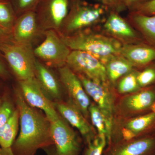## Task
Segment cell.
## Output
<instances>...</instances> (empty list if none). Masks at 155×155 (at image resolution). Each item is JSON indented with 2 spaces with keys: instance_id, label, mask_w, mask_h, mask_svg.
Masks as SVG:
<instances>
[{
  "instance_id": "10",
  "label": "cell",
  "mask_w": 155,
  "mask_h": 155,
  "mask_svg": "<svg viewBox=\"0 0 155 155\" xmlns=\"http://www.w3.org/2000/svg\"><path fill=\"white\" fill-rule=\"evenodd\" d=\"M58 72L60 81L68 92L71 102L87 118L90 100L79 78L67 65L58 68Z\"/></svg>"
},
{
  "instance_id": "20",
  "label": "cell",
  "mask_w": 155,
  "mask_h": 155,
  "mask_svg": "<svg viewBox=\"0 0 155 155\" xmlns=\"http://www.w3.org/2000/svg\"><path fill=\"white\" fill-rule=\"evenodd\" d=\"M130 17L146 43L155 48V15L146 16L131 12Z\"/></svg>"
},
{
  "instance_id": "23",
  "label": "cell",
  "mask_w": 155,
  "mask_h": 155,
  "mask_svg": "<svg viewBox=\"0 0 155 155\" xmlns=\"http://www.w3.org/2000/svg\"><path fill=\"white\" fill-rule=\"evenodd\" d=\"M155 123V112H150L128 121L125 127L133 131L137 136L148 130Z\"/></svg>"
},
{
  "instance_id": "28",
  "label": "cell",
  "mask_w": 155,
  "mask_h": 155,
  "mask_svg": "<svg viewBox=\"0 0 155 155\" xmlns=\"http://www.w3.org/2000/svg\"><path fill=\"white\" fill-rule=\"evenodd\" d=\"M107 143V139L101 138L98 137L87 143V148L84 155H102Z\"/></svg>"
},
{
  "instance_id": "4",
  "label": "cell",
  "mask_w": 155,
  "mask_h": 155,
  "mask_svg": "<svg viewBox=\"0 0 155 155\" xmlns=\"http://www.w3.org/2000/svg\"><path fill=\"white\" fill-rule=\"evenodd\" d=\"M0 53L19 81L35 78L36 58L32 46L14 41L0 42Z\"/></svg>"
},
{
  "instance_id": "9",
  "label": "cell",
  "mask_w": 155,
  "mask_h": 155,
  "mask_svg": "<svg viewBox=\"0 0 155 155\" xmlns=\"http://www.w3.org/2000/svg\"><path fill=\"white\" fill-rule=\"evenodd\" d=\"M19 82L20 91L29 105L43 111L50 122L60 118L54 104L45 93L35 78Z\"/></svg>"
},
{
  "instance_id": "24",
  "label": "cell",
  "mask_w": 155,
  "mask_h": 155,
  "mask_svg": "<svg viewBox=\"0 0 155 155\" xmlns=\"http://www.w3.org/2000/svg\"><path fill=\"white\" fill-rule=\"evenodd\" d=\"M138 72L132 70L122 78L118 85V90L120 93H130L140 90L141 88L137 80Z\"/></svg>"
},
{
  "instance_id": "13",
  "label": "cell",
  "mask_w": 155,
  "mask_h": 155,
  "mask_svg": "<svg viewBox=\"0 0 155 155\" xmlns=\"http://www.w3.org/2000/svg\"><path fill=\"white\" fill-rule=\"evenodd\" d=\"M104 27L112 36L125 42V44L145 43L141 34L132 28L117 12H109Z\"/></svg>"
},
{
  "instance_id": "16",
  "label": "cell",
  "mask_w": 155,
  "mask_h": 155,
  "mask_svg": "<svg viewBox=\"0 0 155 155\" xmlns=\"http://www.w3.org/2000/svg\"><path fill=\"white\" fill-rule=\"evenodd\" d=\"M120 55L133 67H145L155 61V48L146 43L124 44Z\"/></svg>"
},
{
  "instance_id": "36",
  "label": "cell",
  "mask_w": 155,
  "mask_h": 155,
  "mask_svg": "<svg viewBox=\"0 0 155 155\" xmlns=\"http://www.w3.org/2000/svg\"><path fill=\"white\" fill-rule=\"evenodd\" d=\"M1 153L2 155H15L12 151L11 148H1ZM48 155H58L57 152L53 153H48Z\"/></svg>"
},
{
  "instance_id": "18",
  "label": "cell",
  "mask_w": 155,
  "mask_h": 155,
  "mask_svg": "<svg viewBox=\"0 0 155 155\" xmlns=\"http://www.w3.org/2000/svg\"><path fill=\"white\" fill-rule=\"evenodd\" d=\"M101 61L105 65L108 79L113 83L133 70V65L121 55L110 56Z\"/></svg>"
},
{
  "instance_id": "1",
  "label": "cell",
  "mask_w": 155,
  "mask_h": 155,
  "mask_svg": "<svg viewBox=\"0 0 155 155\" xmlns=\"http://www.w3.org/2000/svg\"><path fill=\"white\" fill-rule=\"evenodd\" d=\"M15 94L20 130L11 149L15 155H34L39 149L54 144L50 132L51 122L25 101L20 90L16 91Z\"/></svg>"
},
{
  "instance_id": "32",
  "label": "cell",
  "mask_w": 155,
  "mask_h": 155,
  "mask_svg": "<svg viewBox=\"0 0 155 155\" xmlns=\"http://www.w3.org/2000/svg\"><path fill=\"white\" fill-rule=\"evenodd\" d=\"M120 5L125 9H128L134 12L139 6L145 4L151 0H119Z\"/></svg>"
},
{
  "instance_id": "3",
  "label": "cell",
  "mask_w": 155,
  "mask_h": 155,
  "mask_svg": "<svg viewBox=\"0 0 155 155\" xmlns=\"http://www.w3.org/2000/svg\"><path fill=\"white\" fill-rule=\"evenodd\" d=\"M70 10L58 31L60 35H69L102 20L109 11L100 4L91 5L82 0L69 2Z\"/></svg>"
},
{
  "instance_id": "37",
  "label": "cell",
  "mask_w": 155,
  "mask_h": 155,
  "mask_svg": "<svg viewBox=\"0 0 155 155\" xmlns=\"http://www.w3.org/2000/svg\"><path fill=\"white\" fill-rule=\"evenodd\" d=\"M2 100L0 99V107H1V104H2Z\"/></svg>"
},
{
  "instance_id": "17",
  "label": "cell",
  "mask_w": 155,
  "mask_h": 155,
  "mask_svg": "<svg viewBox=\"0 0 155 155\" xmlns=\"http://www.w3.org/2000/svg\"><path fill=\"white\" fill-rule=\"evenodd\" d=\"M35 78L50 99H59L61 98V87L59 81L54 73L37 58L35 63Z\"/></svg>"
},
{
  "instance_id": "14",
  "label": "cell",
  "mask_w": 155,
  "mask_h": 155,
  "mask_svg": "<svg viewBox=\"0 0 155 155\" xmlns=\"http://www.w3.org/2000/svg\"><path fill=\"white\" fill-rule=\"evenodd\" d=\"M54 106L65 120L77 128L87 143L91 142L95 138L92 128L86 118L72 102L57 103L54 104Z\"/></svg>"
},
{
  "instance_id": "6",
  "label": "cell",
  "mask_w": 155,
  "mask_h": 155,
  "mask_svg": "<svg viewBox=\"0 0 155 155\" xmlns=\"http://www.w3.org/2000/svg\"><path fill=\"white\" fill-rule=\"evenodd\" d=\"M78 74L107 85L108 79L105 65L100 59L83 51H71L66 65Z\"/></svg>"
},
{
  "instance_id": "7",
  "label": "cell",
  "mask_w": 155,
  "mask_h": 155,
  "mask_svg": "<svg viewBox=\"0 0 155 155\" xmlns=\"http://www.w3.org/2000/svg\"><path fill=\"white\" fill-rule=\"evenodd\" d=\"M44 34V41L33 50L35 58L51 67L59 68L66 65L71 50L56 31L47 30Z\"/></svg>"
},
{
  "instance_id": "8",
  "label": "cell",
  "mask_w": 155,
  "mask_h": 155,
  "mask_svg": "<svg viewBox=\"0 0 155 155\" xmlns=\"http://www.w3.org/2000/svg\"><path fill=\"white\" fill-rule=\"evenodd\" d=\"M69 0H42L36 12L41 30L58 32L69 13Z\"/></svg>"
},
{
  "instance_id": "40",
  "label": "cell",
  "mask_w": 155,
  "mask_h": 155,
  "mask_svg": "<svg viewBox=\"0 0 155 155\" xmlns=\"http://www.w3.org/2000/svg\"><path fill=\"white\" fill-rule=\"evenodd\" d=\"M7 1V0H0V2H1V1Z\"/></svg>"
},
{
  "instance_id": "27",
  "label": "cell",
  "mask_w": 155,
  "mask_h": 155,
  "mask_svg": "<svg viewBox=\"0 0 155 155\" xmlns=\"http://www.w3.org/2000/svg\"><path fill=\"white\" fill-rule=\"evenodd\" d=\"M42 0H11L17 17L30 11H36Z\"/></svg>"
},
{
  "instance_id": "25",
  "label": "cell",
  "mask_w": 155,
  "mask_h": 155,
  "mask_svg": "<svg viewBox=\"0 0 155 155\" xmlns=\"http://www.w3.org/2000/svg\"><path fill=\"white\" fill-rule=\"evenodd\" d=\"M89 114L92 122L96 128L99 137L106 138V129L104 120L101 113L97 106L91 104L89 108Z\"/></svg>"
},
{
  "instance_id": "19",
  "label": "cell",
  "mask_w": 155,
  "mask_h": 155,
  "mask_svg": "<svg viewBox=\"0 0 155 155\" xmlns=\"http://www.w3.org/2000/svg\"><path fill=\"white\" fill-rule=\"evenodd\" d=\"M155 103V88L149 87L138 91L124 100L126 109L134 112H142L150 109Z\"/></svg>"
},
{
  "instance_id": "5",
  "label": "cell",
  "mask_w": 155,
  "mask_h": 155,
  "mask_svg": "<svg viewBox=\"0 0 155 155\" xmlns=\"http://www.w3.org/2000/svg\"><path fill=\"white\" fill-rule=\"evenodd\" d=\"M79 78L87 95L96 103L104 120L107 143H112V130L114 124V99L107 85L98 83L80 74Z\"/></svg>"
},
{
  "instance_id": "21",
  "label": "cell",
  "mask_w": 155,
  "mask_h": 155,
  "mask_svg": "<svg viewBox=\"0 0 155 155\" xmlns=\"http://www.w3.org/2000/svg\"><path fill=\"white\" fill-rule=\"evenodd\" d=\"M19 120V111L17 108L7 123L0 128V147L2 148L12 147L17 136Z\"/></svg>"
},
{
  "instance_id": "15",
  "label": "cell",
  "mask_w": 155,
  "mask_h": 155,
  "mask_svg": "<svg viewBox=\"0 0 155 155\" xmlns=\"http://www.w3.org/2000/svg\"><path fill=\"white\" fill-rule=\"evenodd\" d=\"M107 155H155V135L125 140L113 147Z\"/></svg>"
},
{
  "instance_id": "35",
  "label": "cell",
  "mask_w": 155,
  "mask_h": 155,
  "mask_svg": "<svg viewBox=\"0 0 155 155\" xmlns=\"http://www.w3.org/2000/svg\"><path fill=\"white\" fill-rule=\"evenodd\" d=\"M14 41L11 34L0 28V42H9Z\"/></svg>"
},
{
  "instance_id": "11",
  "label": "cell",
  "mask_w": 155,
  "mask_h": 155,
  "mask_svg": "<svg viewBox=\"0 0 155 155\" xmlns=\"http://www.w3.org/2000/svg\"><path fill=\"white\" fill-rule=\"evenodd\" d=\"M50 132L58 155H79L81 147L75 132L63 119L51 122Z\"/></svg>"
},
{
  "instance_id": "29",
  "label": "cell",
  "mask_w": 155,
  "mask_h": 155,
  "mask_svg": "<svg viewBox=\"0 0 155 155\" xmlns=\"http://www.w3.org/2000/svg\"><path fill=\"white\" fill-rule=\"evenodd\" d=\"M14 111L9 101L5 100L2 102L0 107V128L8 121Z\"/></svg>"
},
{
  "instance_id": "33",
  "label": "cell",
  "mask_w": 155,
  "mask_h": 155,
  "mask_svg": "<svg viewBox=\"0 0 155 155\" xmlns=\"http://www.w3.org/2000/svg\"><path fill=\"white\" fill-rule=\"evenodd\" d=\"M4 60H5V58L0 53V77L6 78L9 77L10 74L6 67Z\"/></svg>"
},
{
  "instance_id": "30",
  "label": "cell",
  "mask_w": 155,
  "mask_h": 155,
  "mask_svg": "<svg viewBox=\"0 0 155 155\" xmlns=\"http://www.w3.org/2000/svg\"><path fill=\"white\" fill-rule=\"evenodd\" d=\"M132 12H135L146 16L155 15V0H151L150 2L139 6Z\"/></svg>"
},
{
  "instance_id": "38",
  "label": "cell",
  "mask_w": 155,
  "mask_h": 155,
  "mask_svg": "<svg viewBox=\"0 0 155 155\" xmlns=\"http://www.w3.org/2000/svg\"><path fill=\"white\" fill-rule=\"evenodd\" d=\"M78 1V0H69V2H73V1Z\"/></svg>"
},
{
  "instance_id": "34",
  "label": "cell",
  "mask_w": 155,
  "mask_h": 155,
  "mask_svg": "<svg viewBox=\"0 0 155 155\" xmlns=\"http://www.w3.org/2000/svg\"><path fill=\"white\" fill-rule=\"evenodd\" d=\"M122 135L125 140H129L135 138L137 135L130 129L124 127L122 130Z\"/></svg>"
},
{
  "instance_id": "22",
  "label": "cell",
  "mask_w": 155,
  "mask_h": 155,
  "mask_svg": "<svg viewBox=\"0 0 155 155\" xmlns=\"http://www.w3.org/2000/svg\"><path fill=\"white\" fill-rule=\"evenodd\" d=\"M17 17L11 0L0 2V28L11 34Z\"/></svg>"
},
{
  "instance_id": "12",
  "label": "cell",
  "mask_w": 155,
  "mask_h": 155,
  "mask_svg": "<svg viewBox=\"0 0 155 155\" xmlns=\"http://www.w3.org/2000/svg\"><path fill=\"white\" fill-rule=\"evenodd\" d=\"M41 29L35 11H28L17 17L11 36L15 42L32 46Z\"/></svg>"
},
{
  "instance_id": "39",
  "label": "cell",
  "mask_w": 155,
  "mask_h": 155,
  "mask_svg": "<svg viewBox=\"0 0 155 155\" xmlns=\"http://www.w3.org/2000/svg\"><path fill=\"white\" fill-rule=\"evenodd\" d=\"M1 148H0V155H2V153H1Z\"/></svg>"
},
{
  "instance_id": "31",
  "label": "cell",
  "mask_w": 155,
  "mask_h": 155,
  "mask_svg": "<svg viewBox=\"0 0 155 155\" xmlns=\"http://www.w3.org/2000/svg\"><path fill=\"white\" fill-rule=\"evenodd\" d=\"M100 4L104 6L109 11L119 12L123 11L125 9L120 5L119 0H95Z\"/></svg>"
},
{
  "instance_id": "26",
  "label": "cell",
  "mask_w": 155,
  "mask_h": 155,
  "mask_svg": "<svg viewBox=\"0 0 155 155\" xmlns=\"http://www.w3.org/2000/svg\"><path fill=\"white\" fill-rule=\"evenodd\" d=\"M137 80L141 88L148 87L155 83V61L138 72Z\"/></svg>"
},
{
  "instance_id": "2",
  "label": "cell",
  "mask_w": 155,
  "mask_h": 155,
  "mask_svg": "<svg viewBox=\"0 0 155 155\" xmlns=\"http://www.w3.org/2000/svg\"><path fill=\"white\" fill-rule=\"evenodd\" d=\"M60 36L71 51L86 52L101 60L120 55L123 45L116 39L81 31L70 35Z\"/></svg>"
}]
</instances>
